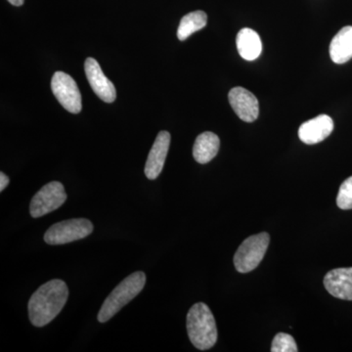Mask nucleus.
Returning <instances> with one entry per match:
<instances>
[{
	"mask_svg": "<svg viewBox=\"0 0 352 352\" xmlns=\"http://www.w3.org/2000/svg\"><path fill=\"white\" fill-rule=\"evenodd\" d=\"M69 298V289L63 280L54 279L39 287L30 298V321L36 327H43L62 311Z\"/></svg>",
	"mask_w": 352,
	"mask_h": 352,
	"instance_id": "f257e3e1",
	"label": "nucleus"
},
{
	"mask_svg": "<svg viewBox=\"0 0 352 352\" xmlns=\"http://www.w3.org/2000/svg\"><path fill=\"white\" fill-rule=\"evenodd\" d=\"M187 332L193 346L200 351H207L217 344V324L206 303L198 302L190 308L187 314Z\"/></svg>",
	"mask_w": 352,
	"mask_h": 352,
	"instance_id": "f03ea898",
	"label": "nucleus"
},
{
	"mask_svg": "<svg viewBox=\"0 0 352 352\" xmlns=\"http://www.w3.org/2000/svg\"><path fill=\"white\" fill-rule=\"evenodd\" d=\"M146 284V275L142 271L132 273L120 282L102 305L98 314V321L105 323L115 316L122 307L131 302L142 291Z\"/></svg>",
	"mask_w": 352,
	"mask_h": 352,
	"instance_id": "7ed1b4c3",
	"label": "nucleus"
},
{
	"mask_svg": "<svg viewBox=\"0 0 352 352\" xmlns=\"http://www.w3.org/2000/svg\"><path fill=\"white\" fill-rule=\"evenodd\" d=\"M270 242V234L266 232L247 238L234 256L236 270L240 273H248L256 270L265 256Z\"/></svg>",
	"mask_w": 352,
	"mask_h": 352,
	"instance_id": "20e7f679",
	"label": "nucleus"
},
{
	"mask_svg": "<svg viewBox=\"0 0 352 352\" xmlns=\"http://www.w3.org/2000/svg\"><path fill=\"white\" fill-rule=\"evenodd\" d=\"M94 231V224L85 219L64 220L53 224L44 234L48 245H64L87 237Z\"/></svg>",
	"mask_w": 352,
	"mask_h": 352,
	"instance_id": "39448f33",
	"label": "nucleus"
},
{
	"mask_svg": "<svg viewBox=\"0 0 352 352\" xmlns=\"http://www.w3.org/2000/svg\"><path fill=\"white\" fill-rule=\"evenodd\" d=\"M66 200L67 193L61 182L47 183L32 197L30 212L34 219H38L56 210Z\"/></svg>",
	"mask_w": 352,
	"mask_h": 352,
	"instance_id": "423d86ee",
	"label": "nucleus"
},
{
	"mask_svg": "<svg viewBox=\"0 0 352 352\" xmlns=\"http://www.w3.org/2000/svg\"><path fill=\"white\" fill-rule=\"evenodd\" d=\"M51 89L59 103L68 112L78 113L82 111V94L71 76L64 72H56L51 80Z\"/></svg>",
	"mask_w": 352,
	"mask_h": 352,
	"instance_id": "0eeeda50",
	"label": "nucleus"
},
{
	"mask_svg": "<svg viewBox=\"0 0 352 352\" xmlns=\"http://www.w3.org/2000/svg\"><path fill=\"white\" fill-rule=\"evenodd\" d=\"M85 75L95 94L106 103H113L117 97L115 85L102 71L100 65L94 58H87L85 63Z\"/></svg>",
	"mask_w": 352,
	"mask_h": 352,
	"instance_id": "6e6552de",
	"label": "nucleus"
},
{
	"mask_svg": "<svg viewBox=\"0 0 352 352\" xmlns=\"http://www.w3.org/2000/svg\"><path fill=\"white\" fill-rule=\"evenodd\" d=\"M229 103L234 112L245 122H254L258 118L259 105L256 97L243 87H234L228 94Z\"/></svg>",
	"mask_w": 352,
	"mask_h": 352,
	"instance_id": "1a4fd4ad",
	"label": "nucleus"
},
{
	"mask_svg": "<svg viewBox=\"0 0 352 352\" xmlns=\"http://www.w3.org/2000/svg\"><path fill=\"white\" fill-rule=\"evenodd\" d=\"M170 144V134L168 131H161L157 134L156 140L148 155L145 164V175L148 179H156L163 170L166 156Z\"/></svg>",
	"mask_w": 352,
	"mask_h": 352,
	"instance_id": "9d476101",
	"label": "nucleus"
},
{
	"mask_svg": "<svg viewBox=\"0 0 352 352\" xmlns=\"http://www.w3.org/2000/svg\"><path fill=\"white\" fill-rule=\"evenodd\" d=\"M333 131L332 118L320 115L305 122L298 129V138L305 144L314 145L325 140Z\"/></svg>",
	"mask_w": 352,
	"mask_h": 352,
	"instance_id": "9b49d317",
	"label": "nucleus"
},
{
	"mask_svg": "<svg viewBox=\"0 0 352 352\" xmlns=\"http://www.w3.org/2000/svg\"><path fill=\"white\" fill-rule=\"evenodd\" d=\"M324 286L335 298L352 300V267L329 271L324 278Z\"/></svg>",
	"mask_w": 352,
	"mask_h": 352,
	"instance_id": "f8f14e48",
	"label": "nucleus"
},
{
	"mask_svg": "<svg viewBox=\"0 0 352 352\" xmlns=\"http://www.w3.org/2000/svg\"><path fill=\"white\" fill-rule=\"evenodd\" d=\"M330 57L333 63L344 64L352 58V25L342 28L330 44Z\"/></svg>",
	"mask_w": 352,
	"mask_h": 352,
	"instance_id": "ddd939ff",
	"label": "nucleus"
},
{
	"mask_svg": "<svg viewBox=\"0 0 352 352\" xmlns=\"http://www.w3.org/2000/svg\"><path fill=\"white\" fill-rule=\"evenodd\" d=\"M236 44L240 56L247 61L258 59L263 51V43L258 32L249 28H245L238 32Z\"/></svg>",
	"mask_w": 352,
	"mask_h": 352,
	"instance_id": "4468645a",
	"label": "nucleus"
},
{
	"mask_svg": "<svg viewBox=\"0 0 352 352\" xmlns=\"http://www.w3.org/2000/svg\"><path fill=\"white\" fill-rule=\"evenodd\" d=\"M220 140L214 132L207 131L197 138L193 147V157L199 164L210 163L219 151Z\"/></svg>",
	"mask_w": 352,
	"mask_h": 352,
	"instance_id": "2eb2a0df",
	"label": "nucleus"
},
{
	"mask_svg": "<svg viewBox=\"0 0 352 352\" xmlns=\"http://www.w3.org/2000/svg\"><path fill=\"white\" fill-rule=\"evenodd\" d=\"M208 23L207 14L204 11H194L185 15L180 21L177 30V38L179 41H185L194 32L200 31Z\"/></svg>",
	"mask_w": 352,
	"mask_h": 352,
	"instance_id": "dca6fc26",
	"label": "nucleus"
},
{
	"mask_svg": "<svg viewBox=\"0 0 352 352\" xmlns=\"http://www.w3.org/2000/svg\"><path fill=\"white\" fill-rule=\"evenodd\" d=\"M296 340L291 335L286 333H278L271 346L272 352H298Z\"/></svg>",
	"mask_w": 352,
	"mask_h": 352,
	"instance_id": "f3484780",
	"label": "nucleus"
},
{
	"mask_svg": "<svg viewBox=\"0 0 352 352\" xmlns=\"http://www.w3.org/2000/svg\"><path fill=\"white\" fill-rule=\"evenodd\" d=\"M338 207L342 210L352 208V176L340 185L339 194L337 197Z\"/></svg>",
	"mask_w": 352,
	"mask_h": 352,
	"instance_id": "a211bd4d",
	"label": "nucleus"
},
{
	"mask_svg": "<svg viewBox=\"0 0 352 352\" xmlns=\"http://www.w3.org/2000/svg\"><path fill=\"white\" fill-rule=\"evenodd\" d=\"M9 177L4 173H0V191H3L4 189L8 186L9 184Z\"/></svg>",
	"mask_w": 352,
	"mask_h": 352,
	"instance_id": "6ab92c4d",
	"label": "nucleus"
},
{
	"mask_svg": "<svg viewBox=\"0 0 352 352\" xmlns=\"http://www.w3.org/2000/svg\"><path fill=\"white\" fill-rule=\"evenodd\" d=\"M8 1L14 6H22L25 0H8Z\"/></svg>",
	"mask_w": 352,
	"mask_h": 352,
	"instance_id": "aec40b11",
	"label": "nucleus"
}]
</instances>
